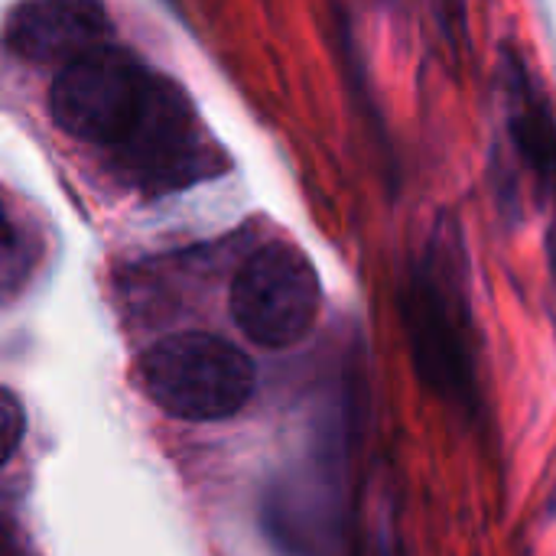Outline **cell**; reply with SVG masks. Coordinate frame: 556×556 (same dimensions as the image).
<instances>
[{
	"mask_svg": "<svg viewBox=\"0 0 556 556\" xmlns=\"http://www.w3.org/2000/svg\"><path fill=\"white\" fill-rule=\"evenodd\" d=\"M143 394L179 420H225L254 391V365L231 342L208 332H179L150 345L137 362Z\"/></svg>",
	"mask_w": 556,
	"mask_h": 556,
	"instance_id": "obj_1",
	"label": "cell"
},
{
	"mask_svg": "<svg viewBox=\"0 0 556 556\" xmlns=\"http://www.w3.org/2000/svg\"><path fill=\"white\" fill-rule=\"evenodd\" d=\"M124 176L143 192H173L218 166L199 117L186 94L163 75H153L140 114L114 143Z\"/></svg>",
	"mask_w": 556,
	"mask_h": 556,
	"instance_id": "obj_2",
	"label": "cell"
},
{
	"mask_svg": "<svg viewBox=\"0 0 556 556\" xmlns=\"http://www.w3.org/2000/svg\"><path fill=\"white\" fill-rule=\"evenodd\" d=\"M150 81L153 75L130 52L98 46L55 75L49 94L52 117L78 140L114 147L140 114Z\"/></svg>",
	"mask_w": 556,
	"mask_h": 556,
	"instance_id": "obj_3",
	"label": "cell"
},
{
	"mask_svg": "<svg viewBox=\"0 0 556 556\" xmlns=\"http://www.w3.org/2000/svg\"><path fill=\"white\" fill-rule=\"evenodd\" d=\"M319 300L323 290L313 264L290 244L254 251L231 283V316L238 329L264 349L300 342L316 323Z\"/></svg>",
	"mask_w": 556,
	"mask_h": 556,
	"instance_id": "obj_4",
	"label": "cell"
},
{
	"mask_svg": "<svg viewBox=\"0 0 556 556\" xmlns=\"http://www.w3.org/2000/svg\"><path fill=\"white\" fill-rule=\"evenodd\" d=\"M108 16L98 0H23L3 29L7 46L29 62L68 65L104 46Z\"/></svg>",
	"mask_w": 556,
	"mask_h": 556,
	"instance_id": "obj_5",
	"label": "cell"
},
{
	"mask_svg": "<svg viewBox=\"0 0 556 556\" xmlns=\"http://www.w3.org/2000/svg\"><path fill=\"white\" fill-rule=\"evenodd\" d=\"M407 319H410L414 352H417L424 378H430V384L437 391L456 397L469 384V375H466V362H463V349L456 342L450 309L440 300L433 280H417V287L410 293Z\"/></svg>",
	"mask_w": 556,
	"mask_h": 556,
	"instance_id": "obj_6",
	"label": "cell"
},
{
	"mask_svg": "<svg viewBox=\"0 0 556 556\" xmlns=\"http://www.w3.org/2000/svg\"><path fill=\"white\" fill-rule=\"evenodd\" d=\"M508 124L528 166L556 182V121L534 81L515 68L508 78Z\"/></svg>",
	"mask_w": 556,
	"mask_h": 556,
	"instance_id": "obj_7",
	"label": "cell"
},
{
	"mask_svg": "<svg viewBox=\"0 0 556 556\" xmlns=\"http://www.w3.org/2000/svg\"><path fill=\"white\" fill-rule=\"evenodd\" d=\"M20 440H23V410L16 397L7 388H0V466L10 463Z\"/></svg>",
	"mask_w": 556,
	"mask_h": 556,
	"instance_id": "obj_8",
	"label": "cell"
},
{
	"mask_svg": "<svg viewBox=\"0 0 556 556\" xmlns=\"http://www.w3.org/2000/svg\"><path fill=\"white\" fill-rule=\"evenodd\" d=\"M0 556H20V547H16V538L10 531V525L0 518Z\"/></svg>",
	"mask_w": 556,
	"mask_h": 556,
	"instance_id": "obj_9",
	"label": "cell"
},
{
	"mask_svg": "<svg viewBox=\"0 0 556 556\" xmlns=\"http://www.w3.org/2000/svg\"><path fill=\"white\" fill-rule=\"evenodd\" d=\"M7 248V225H3V212H0V254Z\"/></svg>",
	"mask_w": 556,
	"mask_h": 556,
	"instance_id": "obj_10",
	"label": "cell"
}]
</instances>
